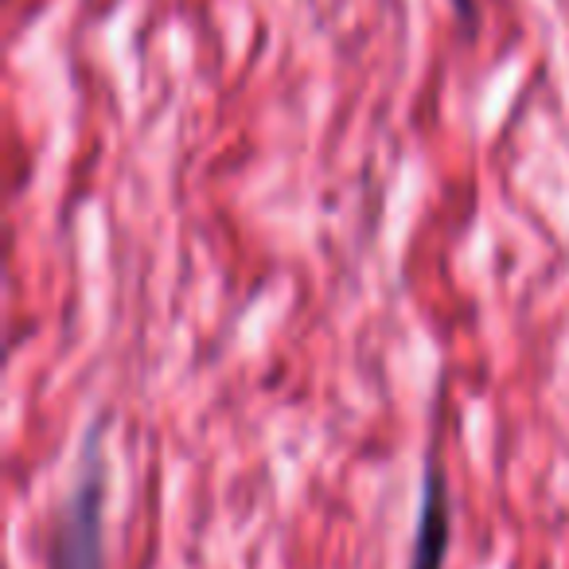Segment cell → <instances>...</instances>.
<instances>
[{"instance_id":"1","label":"cell","mask_w":569,"mask_h":569,"mask_svg":"<svg viewBox=\"0 0 569 569\" xmlns=\"http://www.w3.org/2000/svg\"><path fill=\"white\" fill-rule=\"evenodd\" d=\"M106 429L90 426L74 460L71 488L59 503L48 569H106Z\"/></svg>"},{"instance_id":"2","label":"cell","mask_w":569,"mask_h":569,"mask_svg":"<svg viewBox=\"0 0 569 569\" xmlns=\"http://www.w3.org/2000/svg\"><path fill=\"white\" fill-rule=\"evenodd\" d=\"M449 538H452V507H449V480L429 452L426 460V480H421V507H418V527H413L410 546V566L406 569H445L449 558Z\"/></svg>"}]
</instances>
